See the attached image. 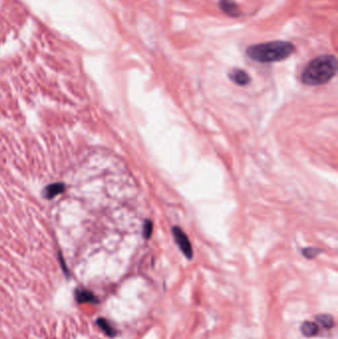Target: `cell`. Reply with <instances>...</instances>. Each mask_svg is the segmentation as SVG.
I'll return each instance as SVG.
<instances>
[{"label": "cell", "mask_w": 338, "mask_h": 339, "mask_svg": "<svg viewBox=\"0 0 338 339\" xmlns=\"http://www.w3.org/2000/svg\"><path fill=\"white\" fill-rule=\"evenodd\" d=\"M229 76H230V79L238 86H247L251 80L249 74L245 70L240 69V68L232 69Z\"/></svg>", "instance_id": "8992f818"}, {"label": "cell", "mask_w": 338, "mask_h": 339, "mask_svg": "<svg viewBox=\"0 0 338 339\" xmlns=\"http://www.w3.org/2000/svg\"><path fill=\"white\" fill-rule=\"evenodd\" d=\"M337 71V60L332 55L313 59L304 69L302 80L307 86H320L329 81Z\"/></svg>", "instance_id": "7a4b0ae2"}, {"label": "cell", "mask_w": 338, "mask_h": 339, "mask_svg": "<svg viewBox=\"0 0 338 339\" xmlns=\"http://www.w3.org/2000/svg\"><path fill=\"white\" fill-rule=\"evenodd\" d=\"M301 331L306 337H312L317 334L318 326L316 323L311 321H305L301 326Z\"/></svg>", "instance_id": "ba28073f"}, {"label": "cell", "mask_w": 338, "mask_h": 339, "mask_svg": "<svg viewBox=\"0 0 338 339\" xmlns=\"http://www.w3.org/2000/svg\"><path fill=\"white\" fill-rule=\"evenodd\" d=\"M219 8L230 17H239L241 11L234 0H219Z\"/></svg>", "instance_id": "5b68a950"}, {"label": "cell", "mask_w": 338, "mask_h": 339, "mask_svg": "<svg viewBox=\"0 0 338 339\" xmlns=\"http://www.w3.org/2000/svg\"><path fill=\"white\" fill-rule=\"evenodd\" d=\"M318 253H320V251L316 250V249H305L304 251V256H306L307 258H313Z\"/></svg>", "instance_id": "8fae6325"}, {"label": "cell", "mask_w": 338, "mask_h": 339, "mask_svg": "<svg viewBox=\"0 0 338 339\" xmlns=\"http://www.w3.org/2000/svg\"><path fill=\"white\" fill-rule=\"evenodd\" d=\"M98 325L102 328L103 332L105 334H107L108 336H114L116 334L115 329L110 325V323L104 319V318H99L98 319Z\"/></svg>", "instance_id": "9c48e42d"}, {"label": "cell", "mask_w": 338, "mask_h": 339, "mask_svg": "<svg viewBox=\"0 0 338 339\" xmlns=\"http://www.w3.org/2000/svg\"><path fill=\"white\" fill-rule=\"evenodd\" d=\"M295 52V46L288 41H272L250 46L247 56L259 63H275L289 58Z\"/></svg>", "instance_id": "6da1fadb"}, {"label": "cell", "mask_w": 338, "mask_h": 339, "mask_svg": "<svg viewBox=\"0 0 338 339\" xmlns=\"http://www.w3.org/2000/svg\"><path fill=\"white\" fill-rule=\"evenodd\" d=\"M316 320L325 328H331L334 324V319L329 314H319L316 316Z\"/></svg>", "instance_id": "30bf717a"}, {"label": "cell", "mask_w": 338, "mask_h": 339, "mask_svg": "<svg viewBox=\"0 0 338 339\" xmlns=\"http://www.w3.org/2000/svg\"><path fill=\"white\" fill-rule=\"evenodd\" d=\"M66 190V187L63 183H57V184H52L44 190V197L46 199H53L54 197L64 193Z\"/></svg>", "instance_id": "52a82bcc"}, {"label": "cell", "mask_w": 338, "mask_h": 339, "mask_svg": "<svg viewBox=\"0 0 338 339\" xmlns=\"http://www.w3.org/2000/svg\"><path fill=\"white\" fill-rule=\"evenodd\" d=\"M74 298L78 304H98L99 303V299L91 291L81 289V288L75 290Z\"/></svg>", "instance_id": "277c9868"}, {"label": "cell", "mask_w": 338, "mask_h": 339, "mask_svg": "<svg viewBox=\"0 0 338 339\" xmlns=\"http://www.w3.org/2000/svg\"><path fill=\"white\" fill-rule=\"evenodd\" d=\"M173 231H174V236L176 239V242L178 243L180 249L183 251V253L188 258H192V256H193L192 246H191V243H190L189 239L186 236V234L178 227H175Z\"/></svg>", "instance_id": "3957f363"}]
</instances>
